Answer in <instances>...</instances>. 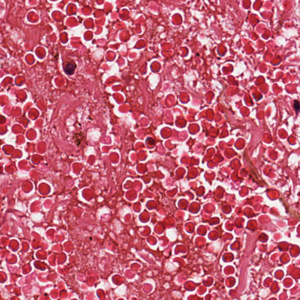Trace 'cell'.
<instances>
[{
  "instance_id": "1",
  "label": "cell",
  "mask_w": 300,
  "mask_h": 300,
  "mask_svg": "<svg viewBox=\"0 0 300 300\" xmlns=\"http://www.w3.org/2000/svg\"><path fill=\"white\" fill-rule=\"evenodd\" d=\"M76 69V65L73 63H68L65 66V72L68 75H72Z\"/></svg>"
},
{
  "instance_id": "2",
  "label": "cell",
  "mask_w": 300,
  "mask_h": 300,
  "mask_svg": "<svg viewBox=\"0 0 300 300\" xmlns=\"http://www.w3.org/2000/svg\"><path fill=\"white\" fill-rule=\"evenodd\" d=\"M294 110L296 112H298L299 109V103L298 102V101L297 100H295L294 101Z\"/></svg>"
}]
</instances>
